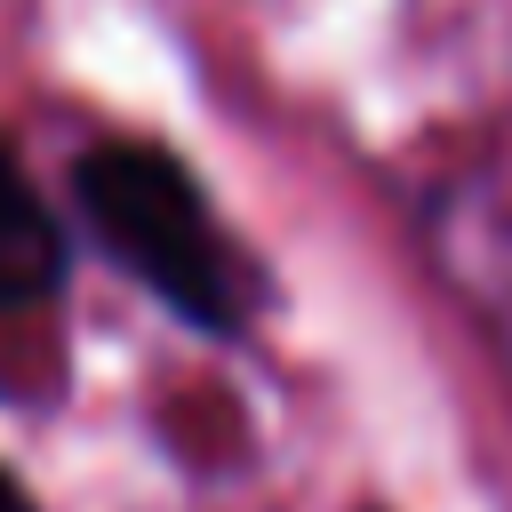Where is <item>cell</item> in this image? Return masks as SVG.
Segmentation results:
<instances>
[{"mask_svg": "<svg viewBox=\"0 0 512 512\" xmlns=\"http://www.w3.org/2000/svg\"><path fill=\"white\" fill-rule=\"evenodd\" d=\"M96 240L192 328L232 336L248 320V272L208 208V192L160 144H96L72 176Z\"/></svg>", "mask_w": 512, "mask_h": 512, "instance_id": "6da1fadb", "label": "cell"}, {"mask_svg": "<svg viewBox=\"0 0 512 512\" xmlns=\"http://www.w3.org/2000/svg\"><path fill=\"white\" fill-rule=\"evenodd\" d=\"M64 288V224L24 176V160L0 144V312H32Z\"/></svg>", "mask_w": 512, "mask_h": 512, "instance_id": "7a4b0ae2", "label": "cell"}, {"mask_svg": "<svg viewBox=\"0 0 512 512\" xmlns=\"http://www.w3.org/2000/svg\"><path fill=\"white\" fill-rule=\"evenodd\" d=\"M0 512H32V496H24V488H16L8 472H0Z\"/></svg>", "mask_w": 512, "mask_h": 512, "instance_id": "3957f363", "label": "cell"}]
</instances>
